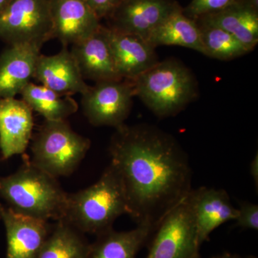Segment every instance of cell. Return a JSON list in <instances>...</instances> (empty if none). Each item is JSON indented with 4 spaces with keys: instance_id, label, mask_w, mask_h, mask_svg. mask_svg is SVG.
<instances>
[{
    "instance_id": "6da1fadb",
    "label": "cell",
    "mask_w": 258,
    "mask_h": 258,
    "mask_svg": "<svg viewBox=\"0 0 258 258\" xmlns=\"http://www.w3.org/2000/svg\"><path fill=\"white\" fill-rule=\"evenodd\" d=\"M108 149L124 189L127 215L154 232L192 189L187 154L171 134L146 123L115 128Z\"/></svg>"
},
{
    "instance_id": "7a4b0ae2",
    "label": "cell",
    "mask_w": 258,
    "mask_h": 258,
    "mask_svg": "<svg viewBox=\"0 0 258 258\" xmlns=\"http://www.w3.org/2000/svg\"><path fill=\"white\" fill-rule=\"evenodd\" d=\"M128 212L123 184L114 166H107L89 187L68 193L62 221L82 233L98 235L113 227L117 218Z\"/></svg>"
},
{
    "instance_id": "3957f363",
    "label": "cell",
    "mask_w": 258,
    "mask_h": 258,
    "mask_svg": "<svg viewBox=\"0 0 258 258\" xmlns=\"http://www.w3.org/2000/svg\"><path fill=\"white\" fill-rule=\"evenodd\" d=\"M57 178L25 159L14 174L0 176V197L25 216L50 221L62 219L67 201Z\"/></svg>"
},
{
    "instance_id": "277c9868",
    "label": "cell",
    "mask_w": 258,
    "mask_h": 258,
    "mask_svg": "<svg viewBox=\"0 0 258 258\" xmlns=\"http://www.w3.org/2000/svg\"><path fill=\"white\" fill-rule=\"evenodd\" d=\"M132 81L135 96L161 118L177 115L199 96L195 75L175 58L159 61Z\"/></svg>"
},
{
    "instance_id": "5b68a950",
    "label": "cell",
    "mask_w": 258,
    "mask_h": 258,
    "mask_svg": "<svg viewBox=\"0 0 258 258\" xmlns=\"http://www.w3.org/2000/svg\"><path fill=\"white\" fill-rule=\"evenodd\" d=\"M91 146V140L75 132L67 120H45L32 140L30 161L57 179L69 176Z\"/></svg>"
},
{
    "instance_id": "8992f818",
    "label": "cell",
    "mask_w": 258,
    "mask_h": 258,
    "mask_svg": "<svg viewBox=\"0 0 258 258\" xmlns=\"http://www.w3.org/2000/svg\"><path fill=\"white\" fill-rule=\"evenodd\" d=\"M146 258H201L190 192L153 232Z\"/></svg>"
},
{
    "instance_id": "52a82bcc",
    "label": "cell",
    "mask_w": 258,
    "mask_h": 258,
    "mask_svg": "<svg viewBox=\"0 0 258 258\" xmlns=\"http://www.w3.org/2000/svg\"><path fill=\"white\" fill-rule=\"evenodd\" d=\"M53 38L50 0H13L0 13V39L42 47Z\"/></svg>"
},
{
    "instance_id": "ba28073f",
    "label": "cell",
    "mask_w": 258,
    "mask_h": 258,
    "mask_svg": "<svg viewBox=\"0 0 258 258\" xmlns=\"http://www.w3.org/2000/svg\"><path fill=\"white\" fill-rule=\"evenodd\" d=\"M135 96L133 82L118 79L100 81L82 94L85 116L94 126L117 128L125 124Z\"/></svg>"
},
{
    "instance_id": "9c48e42d",
    "label": "cell",
    "mask_w": 258,
    "mask_h": 258,
    "mask_svg": "<svg viewBox=\"0 0 258 258\" xmlns=\"http://www.w3.org/2000/svg\"><path fill=\"white\" fill-rule=\"evenodd\" d=\"M181 7L174 0H121L108 17L109 28L147 40L165 19Z\"/></svg>"
},
{
    "instance_id": "30bf717a",
    "label": "cell",
    "mask_w": 258,
    "mask_h": 258,
    "mask_svg": "<svg viewBox=\"0 0 258 258\" xmlns=\"http://www.w3.org/2000/svg\"><path fill=\"white\" fill-rule=\"evenodd\" d=\"M0 220L6 230V258H38L52 224L25 216L2 203Z\"/></svg>"
},
{
    "instance_id": "8fae6325",
    "label": "cell",
    "mask_w": 258,
    "mask_h": 258,
    "mask_svg": "<svg viewBox=\"0 0 258 258\" xmlns=\"http://www.w3.org/2000/svg\"><path fill=\"white\" fill-rule=\"evenodd\" d=\"M50 12L53 38L63 47L82 41L101 25L85 0H50Z\"/></svg>"
},
{
    "instance_id": "7c38bea8",
    "label": "cell",
    "mask_w": 258,
    "mask_h": 258,
    "mask_svg": "<svg viewBox=\"0 0 258 258\" xmlns=\"http://www.w3.org/2000/svg\"><path fill=\"white\" fill-rule=\"evenodd\" d=\"M83 79L95 82L120 79L115 68L108 27L101 25L91 36L71 46Z\"/></svg>"
},
{
    "instance_id": "4fadbf2b",
    "label": "cell",
    "mask_w": 258,
    "mask_h": 258,
    "mask_svg": "<svg viewBox=\"0 0 258 258\" xmlns=\"http://www.w3.org/2000/svg\"><path fill=\"white\" fill-rule=\"evenodd\" d=\"M32 112L22 99L0 98V150L3 160L26 151L34 127Z\"/></svg>"
},
{
    "instance_id": "5bb4252c",
    "label": "cell",
    "mask_w": 258,
    "mask_h": 258,
    "mask_svg": "<svg viewBox=\"0 0 258 258\" xmlns=\"http://www.w3.org/2000/svg\"><path fill=\"white\" fill-rule=\"evenodd\" d=\"M194 217L198 242L202 245L210 234L225 222L235 220L238 210L231 203L225 190L202 186L191 189Z\"/></svg>"
},
{
    "instance_id": "9a60e30c",
    "label": "cell",
    "mask_w": 258,
    "mask_h": 258,
    "mask_svg": "<svg viewBox=\"0 0 258 258\" xmlns=\"http://www.w3.org/2000/svg\"><path fill=\"white\" fill-rule=\"evenodd\" d=\"M34 79L61 95L83 94L90 86L85 82L79 66L68 47L53 55L40 54L37 59Z\"/></svg>"
},
{
    "instance_id": "2e32d148",
    "label": "cell",
    "mask_w": 258,
    "mask_h": 258,
    "mask_svg": "<svg viewBox=\"0 0 258 258\" xmlns=\"http://www.w3.org/2000/svg\"><path fill=\"white\" fill-rule=\"evenodd\" d=\"M42 47L35 44L10 45L0 56V98H15L34 79Z\"/></svg>"
},
{
    "instance_id": "e0dca14e",
    "label": "cell",
    "mask_w": 258,
    "mask_h": 258,
    "mask_svg": "<svg viewBox=\"0 0 258 258\" xmlns=\"http://www.w3.org/2000/svg\"><path fill=\"white\" fill-rule=\"evenodd\" d=\"M115 68L120 79L134 81L159 62L155 47L144 39L108 28Z\"/></svg>"
},
{
    "instance_id": "ac0fdd59",
    "label": "cell",
    "mask_w": 258,
    "mask_h": 258,
    "mask_svg": "<svg viewBox=\"0 0 258 258\" xmlns=\"http://www.w3.org/2000/svg\"><path fill=\"white\" fill-rule=\"evenodd\" d=\"M198 21L211 24L222 28L244 45L249 52L254 50L258 43L257 11L241 1L221 11L197 19Z\"/></svg>"
},
{
    "instance_id": "d6986e66",
    "label": "cell",
    "mask_w": 258,
    "mask_h": 258,
    "mask_svg": "<svg viewBox=\"0 0 258 258\" xmlns=\"http://www.w3.org/2000/svg\"><path fill=\"white\" fill-rule=\"evenodd\" d=\"M152 233L147 226L137 225L133 230L123 232L112 227L96 235V241L91 243L88 258H136Z\"/></svg>"
},
{
    "instance_id": "ffe728a7",
    "label": "cell",
    "mask_w": 258,
    "mask_h": 258,
    "mask_svg": "<svg viewBox=\"0 0 258 258\" xmlns=\"http://www.w3.org/2000/svg\"><path fill=\"white\" fill-rule=\"evenodd\" d=\"M147 41L154 47L181 46L203 54L200 28L196 20L179 9L171 13L151 33Z\"/></svg>"
},
{
    "instance_id": "44dd1931",
    "label": "cell",
    "mask_w": 258,
    "mask_h": 258,
    "mask_svg": "<svg viewBox=\"0 0 258 258\" xmlns=\"http://www.w3.org/2000/svg\"><path fill=\"white\" fill-rule=\"evenodd\" d=\"M90 247L84 234L59 220L52 225L38 258H88Z\"/></svg>"
},
{
    "instance_id": "7402d4cb",
    "label": "cell",
    "mask_w": 258,
    "mask_h": 258,
    "mask_svg": "<svg viewBox=\"0 0 258 258\" xmlns=\"http://www.w3.org/2000/svg\"><path fill=\"white\" fill-rule=\"evenodd\" d=\"M20 95L32 111L40 113L45 120H66L79 110V104L71 96L61 95L42 85L30 82Z\"/></svg>"
},
{
    "instance_id": "603a6c76",
    "label": "cell",
    "mask_w": 258,
    "mask_h": 258,
    "mask_svg": "<svg viewBox=\"0 0 258 258\" xmlns=\"http://www.w3.org/2000/svg\"><path fill=\"white\" fill-rule=\"evenodd\" d=\"M203 55L220 60H230L249 51L233 35L211 24L198 21Z\"/></svg>"
},
{
    "instance_id": "cb8c5ba5",
    "label": "cell",
    "mask_w": 258,
    "mask_h": 258,
    "mask_svg": "<svg viewBox=\"0 0 258 258\" xmlns=\"http://www.w3.org/2000/svg\"><path fill=\"white\" fill-rule=\"evenodd\" d=\"M236 0H192L183 13L189 18L197 19L213 14L225 9Z\"/></svg>"
},
{
    "instance_id": "d4e9b609",
    "label": "cell",
    "mask_w": 258,
    "mask_h": 258,
    "mask_svg": "<svg viewBox=\"0 0 258 258\" xmlns=\"http://www.w3.org/2000/svg\"><path fill=\"white\" fill-rule=\"evenodd\" d=\"M236 225L243 229L258 230V206L255 204L243 202L240 204Z\"/></svg>"
},
{
    "instance_id": "484cf974",
    "label": "cell",
    "mask_w": 258,
    "mask_h": 258,
    "mask_svg": "<svg viewBox=\"0 0 258 258\" xmlns=\"http://www.w3.org/2000/svg\"><path fill=\"white\" fill-rule=\"evenodd\" d=\"M121 0H85L100 20L109 17Z\"/></svg>"
},
{
    "instance_id": "4316f807",
    "label": "cell",
    "mask_w": 258,
    "mask_h": 258,
    "mask_svg": "<svg viewBox=\"0 0 258 258\" xmlns=\"http://www.w3.org/2000/svg\"><path fill=\"white\" fill-rule=\"evenodd\" d=\"M249 173L254 180V184H256L257 189L258 185V154L254 156L253 159L251 161L249 165Z\"/></svg>"
},
{
    "instance_id": "83f0119b",
    "label": "cell",
    "mask_w": 258,
    "mask_h": 258,
    "mask_svg": "<svg viewBox=\"0 0 258 258\" xmlns=\"http://www.w3.org/2000/svg\"><path fill=\"white\" fill-rule=\"evenodd\" d=\"M242 2V1H241ZM244 4L247 5L249 8L257 11L258 9V0H245L242 2Z\"/></svg>"
},
{
    "instance_id": "f1b7e54d",
    "label": "cell",
    "mask_w": 258,
    "mask_h": 258,
    "mask_svg": "<svg viewBox=\"0 0 258 258\" xmlns=\"http://www.w3.org/2000/svg\"><path fill=\"white\" fill-rule=\"evenodd\" d=\"M13 1V0H0V13H3Z\"/></svg>"
},
{
    "instance_id": "f546056e",
    "label": "cell",
    "mask_w": 258,
    "mask_h": 258,
    "mask_svg": "<svg viewBox=\"0 0 258 258\" xmlns=\"http://www.w3.org/2000/svg\"><path fill=\"white\" fill-rule=\"evenodd\" d=\"M212 258H242L238 254H231L230 252H225V253L220 254V255L215 256Z\"/></svg>"
}]
</instances>
